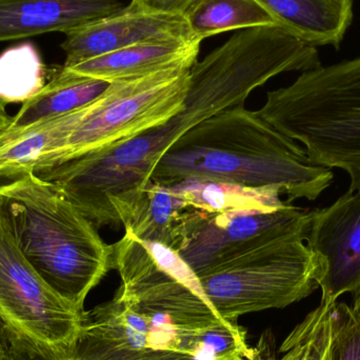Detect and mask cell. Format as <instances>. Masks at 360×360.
<instances>
[{
  "mask_svg": "<svg viewBox=\"0 0 360 360\" xmlns=\"http://www.w3.org/2000/svg\"><path fill=\"white\" fill-rule=\"evenodd\" d=\"M317 48L279 25L235 33L190 69L184 110L169 120L177 137L226 110L245 105L255 89L285 72L321 67Z\"/></svg>",
  "mask_w": 360,
  "mask_h": 360,
  "instance_id": "4",
  "label": "cell"
},
{
  "mask_svg": "<svg viewBox=\"0 0 360 360\" xmlns=\"http://www.w3.org/2000/svg\"><path fill=\"white\" fill-rule=\"evenodd\" d=\"M200 44L201 40L145 42L95 57L74 67H63L77 75L109 82L136 79L167 70L191 69L197 61Z\"/></svg>",
  "mask_w": 360,
  "mask_h": 360,
  "instance_id": "15",
  "label": "cell"
},
{
  "mask_svg": "<svg viewBox=\"0 0 360 360\" xmlns=\"http://www.w3.org/2000/svg\"><path fill=\"white\" fill-rule=\"evenodd\" d=\"M259 1L281 27L315 48H338L353 21V0Z\"/></svg>",
  "mask_w": 360,
  "mask_h": 360,
  "instance_id": "17",
  "label": "cell"
},
{
  "mask_svg": "<svg viewBox=\"0 0 360 360\" xmlns=\"http://www.w3.org/2000/svg\"><path fill=\"white\" fill-rule=\"evenodd\" d=\"M124 8L122 0H0V42L67 34Z\"/></svg>",
  "mask_w": 360,
  "mask_h": 360,
  "instance_id": "14",
  "label": "cell"
},
{
  "mask_svg": "<svg viewBox=\"0 0 360 360\" xmlns=\"http://www.w3.org/2000/svg\"><path fill=\"white\" fill-rule=\"evenodd\" d=\"M177 352L199 360H226L253 352L245 342V332L230 321L198 329H179Z\"/></svg>",
  "mask_w": 360,
  "mask_h": 360,
  "instance_id": "24",
  "label": "cell"
},
{
  "mask_svg": "<svg viewBox=\"0 0 360 360\" xmlns=\"http://www.w3.org/2000/svg\"><path fill=\"white\" fill-rule=\"evenodd\" d=\"M186 18L193 35L200 40L233 30L279 25L259 0H205Z\"/></svg>",
  "mask_w": 360,
  "mask_h": 360,
  "instance_id": "22",
  "label": "cell"
},
{
  "mask_svg": "<svg viewBox=\"0 0 360 360\" xmlns=\"http://www.w3.org/2000/svg\"><path fill=\"white\" fill-rule=\"evenodd\" d=\"M335 360H360V316L345 302H338Z\"/></svg>",
  "mask_w": 360,
  "mask_h": 360,
  "instance_id": "26",
  "label": "cell"
},
{
  "mask_svg": "<svg viewBox=\"0 0 360 360\" xmlns=\"http://www.w3.org/2000/svg\"><path fill=\"white\" fill-rule=\"evenodd\" d=\"M152 181L219 180L278 188L287 200H316L333 182L332 169L315 164L300 143L243 107L220 112L182 133L158 160Z\"/></svg>",
  "mask_w": 360,
  "mask_h": 360,
  "instance_id": "1",
  "label": "cell"
},
{
  "mask_svg": "<svg viewBox=\"0 0 360 360\" xmlns=\"http://www.w3.org/2000/svg\"><path fill=\"white\" fill-rule=\"evenodd\" d=\"M307 245L319 266L321 300L354 293L360 285V190L314 209Z\"/></svg>",
  "mask_w": 360,
  "mask_h": 360,
  "instance_id": "11",
  "label": "cell"
},
{
  "mask_svg": "<svg viewBox=\"0 0 360 360\" xmlns=\"http://www.w3.org/2000/svg\"><path fill=\"white\" fill-rule=\"evenodd\" d=\"M338 302L321 300V304L302 321L307 338L304 360H335Z\"/></svg>",
  "mask_w": 360,
  "mask_h": 360,
  "instance_id": "25",
  "label": "cell"
},
{
  "mask_svg": "<svg viewBox=\"0 0 360 360\" xmlns=\"http://www.w3.org/2000/svg\"><path fill=\"white\" fill-rule=\"evenodd\" d=\"M200 40L182 15L143 10L129 4L120 12L65 34L63 67L145 42ZM202 41V40H201Z\"/></svg>",
  "mask_w": 360,
  "mask_h": 360,
  "instance_id": "12",
  "label": "cell"
},
{
  "mask_svg": "<svg viewBox=\"0 0 360 360\" xmlns=\"http://www.w3.org/2000/svg\"><path fill=\"white\" fill-rule=\"evenodd\" d=\"M313 213L288 200L275 209L207 214L179 254L201 276L268 245L306 240Z\"/></svg>",
  "mask_w": 360,
  "mask_h": 360,
  "instance_id": "10",
  "label": "cell"
},
{
  "mask_svg": "<svg viewBox=\"0 0 360 360\" xmlns=\"http://www.w3.org/2000/svg\"><path fill=\"white\" fill-rule=\"evenodd\" d=\"M0 316L11 331L46 349L63 348L77 338L84 311L57 295L17 247L0 210Z\"/></svg>",
  "mask_w": 360,
  "mask_h": 360,
  "instance_id": "9",
  "label": "cell"
},
{
  "mask_svg": "<svg viewBox=\"0 0 360 360\" xmlns=\"http://www.w3.org/2000/svg\"><path fill=\"white\" fill-rule=\"evenodd\" d=\"M188 74L190 69L181 68L112 82L65 143L33 174L166 124L184 110Z\"/></svg>",
  "mask_w": 360,
  "mask_h": 360,
  "instance_id": "7",
  "label": "cell"
},
{
  "mask_svg": "<svg viewBox=\"0 0 360 360\" xmlns=\"http://www.w3.org/2000/svg\"><path fill=\"white\" fill-rule=\"evenodd\" d=\"M93 103L60 117L0 136V177L15 180L33 174L44 158L65 143Z\"/></svg>",
  "mask_w": 360,
  "mask_h": 360,
  "instance_id": "19",
  "label": "cell"
},
{
  "mask_svg": "<svg viewBox=\"0 0 360 360\" xmlns=\"http://www.w3.org/2000/svg\"><path fill=\"white\" fill-rule=\"evenodd\" d=\"M112 82L86 77L56 68L51 72L50 82L11 117L0 136L13 134L46 120L60 117L71 112L88 107L103 96Z\"/></svg>",
  "mask_w": 360,
  "mask_h": 360,
  "instance_id": "16",
  "label": "cell"
},
{
  "mask_svg": "<svg viewBox=\"0 0 360 360\" xmlns=\"http://www.w3.org/2000/svg\"><path fill=\"white\" fill-rule=\"evenodd\" d=\"M176 139L167 122L35 175L54 186L97 229L118 226L115 201L151 180L158 160Z\"/></svg>",
  "mask_w": 360,
  "mask_h": 360,
  "instance_id": "6",
  "label": "cell"
},
{
  "mask_svg": "<svg viewBox=\"0 0 360 360\" xmlns=\"http://www.w3.org/2000/svg\"><path fill=\"white\" fill-rule=\"evenodd\" d=\"M8 335L11 360H199L175 351L122 348L92 333L84 326L73 342L57 350L36 346L10 329Z\"/></svg>",
  "mask_w": 360,
  "mask_h": 360,
  "instance_id": "20",
  "label": "cell"
},
{
  "mask_svg": "<svg viewBox=\"0 0 360 360\" xmlns=\"http://www.w3.org/2000/svg\"><path fill=\"white\" fill-rule=\"evenodd\" d=\"M8 357V335L6 325L0 316V360Z\"/></svg>",
  "mask_w": 360,
  "mask_h": 360,
  "instance_id": "28",
  "label": "cell"
},
{
  "mask_svg": "<svg viewBox=\"0 0 360 360\" xmlns=\"http://www.w3.org/2000/svg\"><path fill=\"white\" fill-rule=\"evenodd\" d=\"M354 300H353V309H354L355 312L360 316V285L359 287L357 288L356 291L354 292Z\"/></svg>",
  "mask_w": 360,
  "mask_h": 360,
  "instance_id": "31",
  "label": "cell"
},
{
  "mask_svg": "<svg viewBox=\"0 0 360 360\" xmlns=\"http://www.w3.org/2000/svg\"><path fill=\"white\" fill-rule=\"evenodd\" d=\"M10 120L11 116H8V114L6 113V105L0 103V131L6 128Z\"/></svg>",
  "mask_w": 360,
  "mask_h": 360,
  "instance_id": "29",
  "label": "cell"
},
{
  "mask_svg": "<svg viewBox=\"0 0 360 360\" xmlns=\"http://www.w3.org/2000/svg\"><path fill=\"white\" fill-rule=\"evenodd\" d=\"M127 233L141 240L162 243L175 252L186 247L207 215L172 188L150 180L114 203Z\"/></svg>",
  "mask_w": 360,
  "mask_h": 360,
  "instance_id": "13",
  "label": "cell"
},
{
  "mask_svg": "<svg viewBox=\"0 0 360 360\" xmlns=\"http://www.w3.org/2000/svg\"><path fill=\"white\" fill-rule=\"evenodd\" d=\"M226 360H264L260 356L259 353L256 352L255 350H253V352L251 354L248 355H240V356L233 357V359H226Z\"/></svg>",
  "mask_w": 360,
  "mask_h": 360,
  "instance_id": "30",
  "label": "cell"
},
{
  "mask_svg": "<svg viewBox=\"0 0 360 360\" xmlns=\"http://www.w3.org/2000/svg\"><path fill=\"white\" fill-rule=\"evenodd\" d=\"M113 248V269L122 281L115 300L124 306L165 319L179 329H198L224 321L179 252L127 232Z\"/></svg>",
  "mask_w": 360,
  "mask_h": 360,
  "instance_id": "8",
  "label": "cell"
},
{
  "mask_svg": "<svg viewBox=\"0 0 360 360\" xmlns=\"http://www.w3.org/2000/svg\"><path fill=\"white\" fill-rule=\"evenodd\" d=\"M169 186L207 214L275 209L288 201L281 200L278 188H253L219 180L188 179Z\"/></svg>",
  "mask_w": 360,
  "mask_h": 360,
  "instance_id": "21",
  "label": "cell"
},
{
  "mask_svg": "<svg viewBox=\"0 0 360 360\" xmlns=\"http://www.w3.org/2000/svg\"><path fill=\"white\" fill-rule=\"evenodd\" d=\"M0 210L17 247L38 276L84 311L93 288L113 269V245L54 186L27 174L0 186Z\"/></svg>",
  "mask_w": 360,
  "mask_h": 360,
  "instance_id": "2",
  "label": "cell"
},
{
  "mask_svg": "<svg viewBox=\"0 0 360 360\" xmlns=\"http://www.w3.org/2000/svg\"><path fill=\"white\" fill-rule=\"evenodd\" d=\"M84 326L122 348L177 352L179 328L165 319L136 312L115 298L86 313Z\"/></svg>",
  "mask_w": 360,
  "mask_h": 360,
  "instance_id": "18",
  "label": "cell"
},
{
  "mask_svg": "<svg viewBox=\"0 0 360 360\" xmlns=\"http://www.w3.org/2000/svg\"><path fill=\"white\" fill-rule=\"evenodd\" d=\"M48 70L32 42H22L0 55V103H25L46 86Z\"/></svg>",
  "mask_w": 360,
  "mask_h": 360,
  "instance_id": "23",
  "label": "cell"
},
{
  "mask_svg": "<svg viewBox=\"0 0 360 360\" xmlns=\"http://www.w3.org/2000/svg\"><path fill=\"white\" fill-rule=\"evenodd\" d=\"M205 0H131V4L143 10L186 17Z\"/></svg>",
  "mask_w": 360,
  "mask_h": 360,
  "instance_id": "27",
  "label": "cell"
},
{
  "mask_svg": "<svg viewBox=\"0 0 360 360\" xmlns=\"http://www.w3.org/2000/svg\"><path fill=\"white\" fill-rule=\"evenodd\" d=\"M203 293L221 321L281 309L319 288V266L304 240L281 241L245 254L198 276Z\"/></svg>",
  "mask_w": 360,
  "mask_h": 360,
  "instance_id": "5",
  "label": "cell"
},
{
  "mask_svg": "<svg viewBox=\"0 0 360 360\" xmlns=\"http://www.w3.org/2000/svg\"><path fill=\"white\" fill-rule=\"evenodd\" d=\"M4 360H11L10 357H8V359H4Z\"/></svg>",
  "mask_w": 360,
  "mask_h": 360,
  "instance_id": "32",
  "label": "cell"
},
{
  "mask_svg": "<svg viewBox=\"0 0 360 360\" xmlns=\"http://www.w3.org/2000/svg\"><path fill=\"white\" fill-rule=\"evenodd\" d=\"M257 113L315 164L345 171L349 191L360 190V57L304 72L270 91Z\"/></svg>",
  "mask_w": 360,
  "mask_h": 360,
  "instance_id": "3",
  "label": "cell"
}]
</instances>
